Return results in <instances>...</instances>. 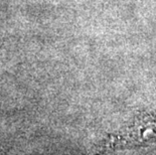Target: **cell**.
<instances>
[{
  "label": "cell",
  "mask_w": 156,
  "mask_h": 155,
  "mask_svg": "<svg viewBox=\"0 0 156 155\" xmlns=\"http://www.w3.org/2000/svg\"><path fill=\"white\" fill-rule=\"evenodd\" d=\"M153 119L152 117L141 118V120L136 122L133 127L130 128L129 138L138 142L156 139V128H152L156 124V120Z\"/></svg>",
  "instance_id": "cell-1"
}]
</instances>
